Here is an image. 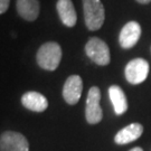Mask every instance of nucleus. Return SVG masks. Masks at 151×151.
<instances>
[{"label":"nucleus","mask_w":151,"mask_h":151,"mask_svg":"<svg viewBox=\"0 0 151 151\" xmlns=\"http://www.w3.org/2000/svg\"><path fill=\"white\" fill-rule=\"evenodd\" d=\"M109 95H110V100L112 102L115 114L121 115L125 113V111L128 110V101L123 90L118 85H112L109 88Z\"/></svg>","instance_id":"ddd939ff"},{"label":"nucleus","mask_w":151,"mask_h":151,"mask_svg":"<svg viewBox=\"0 0 151 151\" xmlns=\"http://www.w3.org/2000/svg\"><path fill=\"white\" fill-rule=\"evenodd\" d=\"M38 65L46 70H55L62 60V48L57 43L49 42L42 45L37 52Z\"/></svg>","instance_id":"f257e3e1"},{"label":"nucleus","mask_w":151,"mask_h":151,"mask_svg":"<svg viewBox=\"0 0 151 151\" xmlns=\"http://www.w3.org/2000/svg\"><path fill=\"white\" fill-rule=\"evenodd\" d=\"M10 0H0V14H5L8 10Z\"/></svg>","instance_id":"4468645a"},{"label":"nucleus","mask_w":151,"mask_h":151,"mask_svg":"<svg viewBox=\"0 0 151 151\" xmlns=\"http://www.w3.org/2000/svg\"><path fill=\"white\" fill-rule=\"evenodd\" d=\"M85 25L90 30H99L104 24L105 11L101 0H82Z\"/></svg>","instance_id":"f03ea898"},{"label":"nucleus","mask_w":151,"mask_h":151,"mask_svg":"<svg viewBox=\"0 0 151 151\" xmlns=\"http://www.w3.org/2000/svg\"><path fill=\"white\" fill-rule=\"evenodd\" d=\"M141 36V26L137 22H129L121 29L119 42L121 47L125 49L132 48L139 42Z\"/></svg>","instance_id":"6e6552de"},{"label":"nucleus","mask_w":151,"mask_h":151,"mask_svg":"<svg viewBox=\"0 0 151 151\" xmlns=\"http://www.w3.org/2000/svg\"><path fill=\"white\" fill-rule=\"evenodd\" d=\"M16 8L19 16L28 22L36 20L39 15L38 0H17Z\"/></svg>","instance_id":"f8f14e48"},{"label":"nucleus","mask_w":151,"mask_h":151,"mask_svg":"<svg viewBox=\"0 0 151 151\" xmlns=\"http://www.w3.org/2000/svg\"><path fill=\"white\" fill-rule=\"evenodd\" d=\"M1 151H29V143L25 135L15 131H6L0 138Z\"/></svg>","instance_id":"423d86ee"},{"label":"nucleus","mask_w":151,"mask_h":151,"mask_svg":"<svg viewBox=\"0 0 151 151\" xmlns=\"http://www.w3.org/2000/svg\"><path fill=\"white\" fill-rule=\"evenodd\" d=\"M143 133V127L140 123H132L120 130L114 137V142L116 145H127L139 139Z\"/></svg>","instance_id":"9d476101"},{"label":"nucleus","mask_w":151,"mask_h":151,"mask_svg":"<svg viewBox=\"0 0 151 151\" xmlns=\"http://www.w3.org/2000/svg\"><path fill=\"white\" fill-rule=\"evenodd\" d=\"M22 104L27 110L34 112H44L48 108L47 99L43 94L35 91L26 92L22 96Z\"/></svg>","instance_id":"1a4fd4ad"},{"label":"nucleus","mask_w":151,"mask_h":151,"mask_svg":"<svg viewBox=\"0 0 151 151\" xmlns=\"http://www.w3.org/2000/svg\"><path fill=\"white\" fill-rule=\"evenodd\" d=\"M100 101H101L100 88L96 86L91 87L87 94L86 108H85V118L90 124H96L102 120L103 113Z\"/></svg>","instance_id":"39448f33"},{"label":"nucleus","mask_w":151,"mask_h":151,"mask_svg":"<svg viewBox=\"0 0 151 151\" xmlns=\"http://www.w3.org/2000/svg\"><path fill=\"white\" fill-rule=\"evenodd\" d=\"M83 91V82L81 76L72 75L70 76L63 87V97L65 102L70 105H74L80 101Z\"/></svg>","instance_id":"0eeeda50"},{"label":"nucleus","mask_w":151,"mask_h":151,"mask_svg":"<svg viewBox=\"0 0 151 151\" xmlns=\"http://www.w3.org/2000/svg\"><path fill=\"white\" fill-rule=\"evenodd\" d=\"M149 63L143 58H134L125 66L124 75L130 84H141L149 74Z\"/></svg>","instance_id":"20e7f679"},{"label":"nucleus","mask_w":151,"mask_h":151,"mask_svg":"<svg viewBox=\"0 0 151 151\" xmlns=\"http://www.w3.org/2000/svg\"><path fill=\"white\" fill-rule=\"evenodd\" d=\"M56 8H57V12L60 15V20L65 26L74 27L77 22V15L72 0H58Z\"/></svg>","instance_id":"9b49d317"},{"label":"nucleus","mask_w":151,"mask_h":151,"mask_svg":"<svg viewBox=\"0 0 151 151\" xmlns=\"http://www.w3.org/2000/svg\"><path fill=\"white\" fill-rule=\"evenodd\" d=\"M130 151H143V150H142V148H140V147H135V148L131 149Z\"/></svg>","instance_id":"dca6fc26"},{"label":"nucleus","mask_w":151,"mask_h":151,"mask_svg":"<svg viewBox=\"0 0 151 151\" xmlns=\"http://www.w3.org/2000/svg\"><path fill=\"white\" fill-rule=\"evenodd\" d=\"M137 1H138L139 4H143V5H145V4H149V2H151V0H137Z\"/></svg>","instance_id":"2eb2a0df"},{"label":"nucleus","mask_w":151,"mask_h":151,"mask_svg":"<svg viewBox=\"0 0 151 151\" xmlns=\"http://www.w3.org/2000/svg\"><path fill=\"white\" fill-rule=\"evenodd\" d=\"M85 53L92 62L100 66H105L111 60L109 46L99 37H92L88 39L85 45Z\"/></svg>","instance_id":"7ed1b4c3"}]
</instances>
